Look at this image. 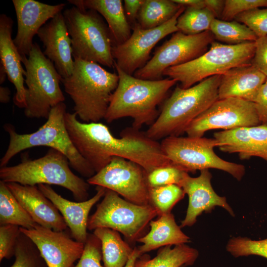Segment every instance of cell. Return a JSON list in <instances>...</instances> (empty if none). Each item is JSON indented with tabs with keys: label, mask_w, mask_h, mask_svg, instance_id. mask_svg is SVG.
<instances>
[{
	"label": "cell",
	"mask_w": 267,
	"mask_h": 267,
	"mask_svg": "<svg viewBox=\"0 0 267 267\" xmlns=\"http://www.w3.org/2000/svg\"><path fill=\"white\" fill-rule=\"evenodd\" d=\"M65 122L73 144L95 173L115 157L138 164L147 174L157 168L171 165L160 142L133 127L123 130L118 138L101 123L79 121L75 112H67Z\"/></svg>",
	"instance_id": "obj_1"
},
{
	"label": "cell",
	"mask_w": 267,
	"mask_h": 267,
	"mask_svg": "<svg viewBox=\"0 0 267 267\" xmlns=\"http://www.w3.org/2000/svg\"><path fill=\"white\" fill-rule=\"evenodd\" d=\"M119 76L118 86L112 94L104 117L107 123L124 117L133 119L132 127L139 130L151 126L160 112L157 106L166 98L170 89L177 82L170 78L148 80L137 78L114 65Z\"/></svg>",
	"instance_id": "obj_2"
},
{
	"label": "cell",
	"mask_w": 267,
	"mask_h": 267,
	"mask_svg": "<svg viewBox=\"0 0 267 267\" xmlns=\"http://www.w3.org/2000/svg\"><path fill=\"white\" fill-rule=\"evenodd\" d=\"M221 75H215L187 89L178 85L164 102L159 116L145 132L158 141L179 136L191 122L219 99Z\"/></svg>",
	"instance_id": "obj_3"
},
{
	"label": "cell",
	"mask_w": 267,
	"mask_h": 267,
	"mask_svg": "<svg viewBox=\"0 0 267 267\" xmlns=\"http://www.w3.org/2000/svg\"><path fill=\"white\" fill-rule=\"evenodd\" d=\"M74 60L71 75L61 80L64 90L73 101L75 113L81 120L85 123L99 122L104 118L118 86V75L96 63Z\"/></svg>",
	"instance_id": "obj_4"
},
{
	"label": "cell",
	"mask_w": 267,
	"mask_h": 267,
	"mask_svg": "<svg viewBox=\"0 0 267 267\" xmlns=\"http://www.w3.org/2000/svg\"><path fill=\"white\" fill-rule=\"evenodd\" d=\"M66 106L64 102L53 107L45 123L37 131L30 134L17 133L13 126L4 125L9 137L8 145L0 159V166H6L10 160L21 151L36 146H47L63 153L70 166L82 176L88 178L95 172L81 155L69 135L65 122Z\"/></svg>",
	"instance_id": "obj_5"
},
{
	"label": "cell",
	"mask_w": 267,
	"mask_h": 267,
	"mask_svg": "<svg viewBox=\"0 0 267 267\" xmlns=\"http://www.w3.org/2000/svg\"><path fill=\"white\" fill-rule=\"evenodd\" d=\"M68 158L60 151L49 148L43 157L26 160L12 166L0 167V180L24 185H56L70 190L77 201L88 200L89 184L74 174Z\"/></svg>",
	"instance_id": "obj_6"
},
{
	"label": "cell",
	"mask_w": 267,
	"mask_h": 267,
	"mask_svg": "<svg viewBox=\"0 0 267 267\" xmlns=\"http://www.w3.org/2000/svg\"><path fill=\"white\" fill-rule=\"evenodd\" d=\"M63 14L71 40L73 59L114 67L112 37L100 14L74 5L64 10Z\"/></svg>",
	"instance_id": "obj_7"
},
{
	"label": "cell",
	"mask_w": 267,
	"mask_h": 267,
	"mask_svg": "<svg viewBox=\"0 0 267 267\" xmlns=\"http://www.w3.org/2000/svg\"><path fill=\"white\" fill-rule=\"evenodd\" d=\"M255 52V42L236 45L214 41L209 49L198 57L186 63L170 67L163 74L179 82L182 89L228 70L252 63Z\"/></svg>",
	"instance_id": "obj_8"
},
{
	"label": "cell",
	"mask_w": 267,
	"mask_h": 267,
	"mask_svg": "<svg viewBox=\"0 0 267 267\" xmlns=\"http://www.w3.org/2000/svg\"><path fill=\"white\" fill-rule=\"evenodd\" d=\"M21 61L27 85L25 115L47 119L51 109L65 100L60 87L62 78L37 43L28 56H21Z\"/></svg>",
	"instance_id": "obj_9"
},
{
	"label": "cell",
	"mask_w": 267,
	"mask_h": 267,
	"mask_svg": "<svg viewBox=\"0 0 267 267\" xmlns=\"http://www.w3.org/2000/svg\"><path fill=\"white\" fill-rule=\"evenodd\" d=\"M170 163L187 173L216 169L226 172L240 181L245 173L244 165L227 161L218 156L214 148L219 143L215 138L171 136L160 142Z\"/></svg>",
	"instance_id": "obj_10"
},
{
	"label": "cell",
	"mask_w": 267,
	"mask_h": 267,
	"mask_svg": "<svg viewBox=\"0 0 267 267\" xmlns=\"http://www.w3.org/2000/svg\"><path fill=\"white\" fill-rule=\"evenodd\" d=\"M159 212L152 205H139L121 198L106 189L101 202L89 219L88 229L106 227L121 233L133 243L143 236L148 224Z\"/></svg>",
	"instance_id": "obj_11"
},
{
	"label": "cell",
	"mask_w": 267,
	"mask_h": 267,
	"mask_svg": "<svg viewBox=\"0 0 267 267\" xmlns=\"http://www.w3.org/2000/svg\"><path fill=\"white\" fill-rule=\"evenodd\" d=\"M209 30L193 35L178 31L156 48L153 56L134 76L148 80H162L164 71L171 67L188 62L202 55L214 41Z\"/></svg>",
	"instance_id": "obj_12"
},
{
	"label": "cell",
	"mask_w": 267,
	"mask_h": 267,
	"mask_svg": "<svg viewBox=\"0 0 267 267\" xmlns=\"http://www.w3.org/2000/svg\"><path fill=\"white\" fill-rule=\"evenodd\" d=\"M261 124L254 102L229 97L215 101L191 122L185 133L188 136L203 137L212 130L227 131Z\"/></svg>",
	"instance_id": "obj_13"
},
{
	"label": "cell",
	"mask_w": 267,
	"mask_h": 267,
	"mask_svg": "<svg viewBox=\"0 0 267 267\" xmlns=\"http://www.w3.org/2000/svg\"><path fill=\"white\" fill-rule=\"evenodd\" d=\"M146 177L147 173L138 164L115 157L87 181L111 190L134 204L149 205V187Z\"/></svg>",
	"instance_id": "obj_14"
},
{
	"label": "cell",
	"mask_w": 267,
	"mask_h": 267,
	"mask_svg": "<svg viewBox=\"0 0 267 267\" xmlns=\"http://www.w3.org/2000/svg\"><path fill=\"white\" fill-rule=\"evenodd\" d=\"M185 9L182 5L170 20L156 28L144 29L137 23L127 41L113 46L114 65L126 74L133 75L149 61L150 52L157 43L169 34L178 31L177 20Z\"/></svg>",
	"instance_id": "obj_15"
},
{
	"label": "cell",
	"mask_w": 267,
	"mask_h": 267,
	"mask_svg": "<svg viewBox=\"0 0 267 267\" xmlns=\"http://www.w3.org/2000/svg\"><path fill=\"white\" fill-rule=\"evenodd\" d=\"M22 232L36 245L48 267H73L81 257L84 244L72 239L64 231H55L37 224Z\"/></svg>",
	"instance_id": "obj_16"
},
{
	"label": "cell",
	"mask_w": 267,
	"mask_h": 267,
	"mask_svg": "<svg viewBox=\"0 0 267 267\" xmlns=\"http://www.w3.org/2000/svg\"><path fill=\"white\" fill-rule=\"evenodd\" d=\"M17 23L14 44L21 56H28L33 39L46 22L61 12L66 4L49 5L35 0H13Z\"/></svg>",
	"instance_id": "obj_17"
},
{
	"label": "cell",
	"mask_w": 267,
	"mask_h": 267,
	"mask_svg": "<svg viewBox=\"0 0 267 267\" xmlns=\"http://www.w3.org/2000/svg\"><path fill=\"white\" fill-rule=\"evenodd\" d=\"M212 176L209 169L200 171L196 178L186 174L179 186L187 194L188 206L185 217L181 222L180 227L191 226L197 221V218L203 212L211 213L216 206L222 207L231 216L234 213L226 202L225 197L218 195L211 185Z\"/></svg>",
	"instance_id": "obj_18"
},
{
	"label": "cell",
	"mask_w": 267,
	"mask_h": 267,
	"mask_svg": "<svg viewBox=\"0 0 267 267\" xmlns=\"http://www.w3.org/2000/svg\"><path fill=\"white\" fill-rule=\"evenodd\" d=\"M37 36L44 47V55L54 64L62 78L70 76L74 68L71 38L63 13L43 26Z\"/></svg>",
	"instance_id": "obj_19"
},
{
	"label": "cell",
	"mask_w": 267,
	"mask_h": 267,
	"mask_svg": "<svg viewBox=\"0 0 267 267\" xmlns=\"http://www.w3.org/2000/svg\"><path fill=\"white\" fill-rule=\"evenodd\" d=\"M6 184L37 224L55 231H65L67 228L58 210L38 186L15 182Z\"/></svg>",
	"instance_id": "obj_20"
},
{
	"label": "cell",
	"mask_w": 267,
	"mask_h": 267,
	"mask_svg": "<svg viewBox=\"0 0 267 267\" xmlns=\"http://www.w3.org/2000/svg\"><path fill=\"white\" fill-rule=\"evenodd\" d=\"M37 186L58 210L74 240L85 244L88 235L87 230L89 213L93 206L104 196L106 188L96 186V192L91 198L84 201L74 202L63 198L49 185L41 184Z\"/></svg>",
	"instance_id": "obj_21"
},
{
	"label": "cell",
	"mask_w": 267,
	"mask_h": 267,
	"mask_svg": "<svg viewBox=\"0 0 267 267\" xmlns=\"http://www.w3.org/2000/svg\"><path fill=\"white\" fill-rule=\"evenodd\" d=\"M13 22L5 14L0 15V58L8 80L16 89L13 102L19 108L26 106V88L24 86L25 70L22 66L21 56L12 39Z\"/></svg>",
	"instance_id": "obj_22"
},
{
	"label": "cell",
	"mask_w": 267,
	"mask_h": 267,
	"mask_svg": "<svg viewBox=\"0 0 267 267\" xmlns=\"http://www.w3.org/2000/svg\"><path fill=\"white\" fill-rule=\"evenodd\" d=\"M266 78L252 63L232 68L221 75L219 99L237 97L254 103Z\"/></svg>",
	"instance_id": "obj_23"
},
{
	"label": "cell",
	"mask_w": 267,
	"mask_h": 267,
	"mask_svg": "<svg viewBox=\"0 0 267 267\" xmlns=\"http://www.w3.org/2000/svg\"><path fill=\"white\" fill-rule=\"evenodd\" d=\"M68 2L79 8L92 9L104 18L107 23L113 45L121 44L131 35V29L121 0H69Z\"/></svg>",
	"instance_id": "obj_24"
},
{
	"label": "cell",
	"mask_w": 267,
	"mask_h": 267,
	"mask_svg": "<svg viewBox=\"0 0 267 267\" xmlns=\"http://www.w3.org/2000/svg\"><path fill=\"white\" fill-rule=\"evenodd\" d=\"M149 224V232L137 240L142 244L137 247L140 256L166 246L190 242V238L178 225L171 212L161 215L156 220L150 221Z\"/></svg>",
	"instance_id": "obj_25"
},
{
	"label": "cell",
	"mask_w": 267,
	"mask_h": 267,
	"mask_svg": "<svg viewBox=\"0 0 267 267\" xmlns=\"http://www.w3.org/2000/svg\"><path fill=\"white\" fill-rule=\"evenodd\" d=\"M168 245L160 248L153 259L145 254L135 261L134 267H182L192 266L199 253L185 244Z\"/></svg>",
	"instance_id": "obj_26"
},
{
	"label": "cell",
	"mask_w": 267,
	"mask_h": 267,
	"mask_svg": "<svg viewBox=\"0 0 267 267\" xmlns=\"http://www.w3.org/2000/svg\"><path fill=\"white\" fill-rule=\"evenodd\" d=\"M93 234L101 242L104 267H124L134 248L122 239L119 232L108 228L99 227L94 230Z\"/></svg>",
	"instance_id": "obj_27"
},
{
	"label": "cell",
	"mask_w": 267,
	"mask_h": 267,
	"mask_svg": "<svg viewBox=\"0 0 267 267\" xmlns=\"http://www.w3.org/2000/svg\"><path fill=\"white\" fill-rule=\"evenodd\" d=\"M181 6L173 0H143L137 23L144 29L158 27L170 20Z\"/></svg>",
	"instance_id": "obj_28"
},
{
	"label": "cell",
	"mask_w": 267,
	"mask_h": 267,
	"mask_svg": "<svg viewBox=\"0 0 267 267\" xmlns=\"http://www.w3.org/2000/svg\"><path fill=\"white\" fill-rule=\"evenodd\" d=\"M14 224L31 229L37 224L13 195L6 184L0 181V225Z\"/></svg>",
	"instance_id": "obj_29"
},
{
	"label": "cell",
	"mask_w": 267,
	"mask_h": 267,
	"mask_svg": "<svg viewBox=\"0 0 267 267\" xmlns=\"http://www.w3.org/2000/svg\"><path fill=\"white\" fill-rule=\"evenodd\" d=\"M210 31L215 39L226 44L236 45L255 42L256 34L247 26L236 21H227L215 18Z\"/></svg>",
	"instance_id": "obj_30"
},
{
	"label": "cell",
	"mask_w": 267,
	"mask_h": 267,
	"mask_svg": "<svg viewBox=\"0 0 267 267\" xmlns=\"http://www.w3.org/2000/svg\"><path fill=\"white\" fill-rule=\"evenodd\" d=\"M214 136L219 142L218 147L222 151L237 153L241 159L253 157L247 127L216 132Z\"/></svg>",
	"instance_id": "obj_31"
},
{
	"label": "cell",
	"mask_w": 267,
	"mask_h": 267,
	"mask_svg": "<svg viewBox=\"0 0 267 267\" xmlns=\"http://www.w3.org/2000/svg\"><path fill=\"white\" fill-rule=\"evenodd\" d=\"M216 18L207 8L185 7L177 20L178 31L188 35H196L209 31Z\"/></svg>",
	"instance_id": "obj_32"
},
{
	"label": "cell",
	"mask_w": 267,
	"mask_h": 267,
	"mask_svg": "<svg viewBox=\"0 0 267 267\" xmlns=\"http://www.w3.org/2000/svg\"><path fill=\"white\" fill-rule=\"evenodd\" d=\"M185 192L178 185L170 184L149 187L150 204L162 214L171 213L174 206L184 196Z\"/></svg>",
	"instance_id": "obj_33"
},
{
	"label": "cell",
	"mask_w": 267,
	"mask_h": 267,
	"mask_svg": "<svg viewBox=\"0 0 267 267\" xmlns=\"http://www.w3.org/2000/svg\"><path fill=\"white\" fill-rule=\"evenodd\" d=\"M15 261L10 267H48L34 242L21 231L18 238Z\"/></svg>",
	"instance_id": "obj_34"
},
{
	"label": "cell",
	"mask_w": 267,
	"mask_h": 267,
	"mask_svg": "<svg viewBox=\"0 0 267 267\" xmlns=\"http://www.w3.org/2000/svg\"><path fill=\"white\" fill-rule=\"evenodd\" d=\"M226 250L235 258L257 255L267 259V238L254 240L247 237H232L226 245Z\"/></svg>",
	"instance_id": "obj_35"
},
{
	"label": "cell",
	"mask_w": 267,
	"mask_h": 267,
	"mask_svg": "<svg viewBox=\"0 0 267 267\" xmlns=\"http://www.w3.org/2000/svg\"><path fill=\"white\" fill-rule=\"evenodd\" d=\"M187 173L172 164L164 166L157 168L147 173V182L149 187L170 184L179 186Z\"/></svg>",
	"instance_id": "obj_36"
},
{
	"label": "cell",
	"mask_w": 267,
	"mask_h": 267,
	"mask_svg": "<svg viewBox=\"0 0 267 267\" xmlns=\"http://www.w3.org/2000/svg\"><path fill=\"white\" fill-rule=\"evenodd\" d=\"M234 19L249 27L258 38L267 36V7L243 12Z\"/></svg>",
	"instance_id": "obj_37"
},
{
	"label": "cell",
	"mask_w": 267,
	"mask_h": 267,
	"mask_svg": "<svg viewBox=\"0 0 267 267\" xmlns=\"http://www.w3.org/2000/svg\"><path fill=\"white\" fill-rule=\"evenodd\" d=\"M102 260L100 241L93 233H88L83 254L73 267H102Z\"/></svg>",
	"instance_id": "obj_38"
},
{
	"label": "cell",
	"mask_w": 267,
	"mask_h": 267,
	"mask_svg": "<svg viewBox=\"0 0 267 267\" xmlns=\"http://www.w3.org/2000/svg\"><path fill=\"white\" fill-rule=\"evenodd\" d=\"M21 233L20 227L14 224L0 225V262L14 256L18 238Z\"/></svg>",
	"instance_id": "obj_39"
},
{
	"label": "cell",
	"mask_w": 267,
	"mask_h": 267,
	"mask_svg": "<svg viewBox=\"0 0 267 267\" xmlns=\"http://www.w3.org/2000/svg\"><path fill=\"white\" fill-rule=\"evenodd\" d=\"M261 7H267V0H225L221 19L230 21L239 14Z\"/></svg>",
	"instance_id": "obj_40"
},
{
	"label": "cell",
	"mask_w": 267,
	"mask_h": 267,
	"mask_svg": "<svg viewBox=\"0 0 267 267\" xmlns=\"http://www.w3.org/2000/svg\"><path fill=\"white\" fill-rule=\"evenodd\" d=\"M253 157L262 158L267 163V126L247 127Z\"/></svg>",
	"instance_id": "obj_41"
},
{
	"label": "cell",
	"mask_w": 267,
	"mask_h": 267,
	"mask_svg": "<svg viewBox=\"0 0 267 267\" xmlns=\"http://www.w3.org/2000/svg\"><path fill=\"white\" fill-rule=\"evenodd\" d=\"M252 63L267 76V36L258 37Z\"/></svg>",
	"instance_id": "obj_42"
},
{
	"label": "cell",
	"mask_w": 267,
	"mask_h": 267,
	"mask_svg": "<svg viewBox=\"0 0 267 267\" xmlns=\"http://www.w3.org/2000/svg\"><path fill=\"white\" fill-rule=\"evenodd\" d=\"M254 104L261 124L267 126V76Z\"/></svg>",
	"instance_id": "obj_43"
},
{
	"label": "cell",
	"mask_w": 267,
	"mask_h": 267,
	"mask_svg": "<svg viewBox=\"0 0 267 267\" xmlns=\"http://www.w3.org/2000/svg\"><path fill=\"white\" fill-rule=\"evenodd\" d=\"M143 0H125L124 8L126 18L133 29L137 23L138 14Z\"/></svg>",
	"instance_id": "obj_44"
},
{
	"label": "cell",
	"mask_w": 267,
	"mask_h": 267,
	"mask_svg": "<svg viewBox=\"0 0 267 267\" xmlns=\"http://www.w3.org/2000/svg\"><path fill=\"white\" fill-rule=\"evenodd\" d=\"M205 7L209 9L217 19L221 18L224 7L225 0H204Z\"/></svg>",
	"instance_id": "obj_45"
},
{
	"label": "cell",
	"mask_w": 267,
	"mask_h": 267,
	"mask_svg": "<svg viewBox=\"0 0 267 267\" xmlns=\"http://www.w3.org/2000/svg\"><path fill=\"white\" fill-rule=\"evenodd\" d=\"M175 3L185 6L195 8H204V0H173Z\"/></svg>",
	"instance_id": "obj_46"
},
{
	"label": "cell",
	"mask_w": 267,
	"mask_h": 267,
	"mask_svg": "<svg viewBox=\"0 0 267 267\" xmlns=\"http://www.w3.org/2000/svg\"><path fill=\"white\" fill-rule=\"evenodd\" d=\"M10 90L7 87L0 86V102L6 103L9 101Z\"/></svg>",
	"instance_id": "obj_47"
},
{
	"label": "cell",
	"mask_w": 267,
	"mask_h": 267,
	"mask_svg": "<svg viewBox=\"0 0 267 267\" xmlns=\"http://www.w3.org/2000/svg\"><path fill=\"white\" fill-rule=\"evenodd\" d=\"M140 256L137 248L134 247L132 255L124 267H134L136 260Z\"/></svg>",
	"instance_id": "obj_48"
},
{
	"label": "cell",
	"mask_w": 267,
	"mask_h": 267,
	"mask_svg": "<svg viewBox=\"0 0 267 267\" xmlns=\"http://www.w3.org/2000/svg\"><path fill=\"white\" fill-rule=\"evenodd\" d=\"M7 77L6 72L2 64L0 63V84H2Z\"/></svg>",
	"instance_id": "obj_49"
},
{
	"label": "cell",
	"mask_w": 267,
	"mask_h": 267,
	"mask_svg": "<svg viewBox=\"0 0 267 267\" xmlns=\"http://www.w3.org/2000/svg\"></svg>",
	"instance_id": "obj_50"
}]
</instances>
